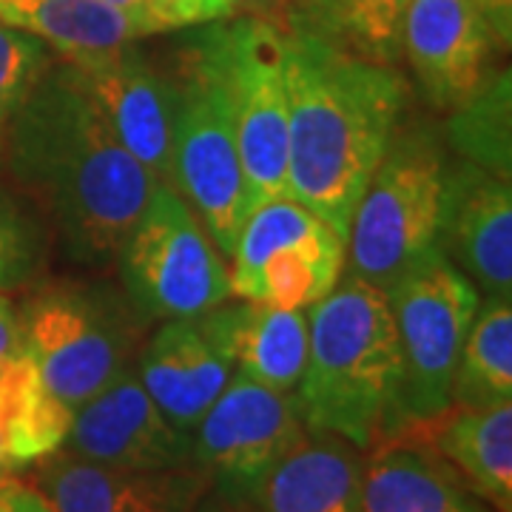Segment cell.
<instances>
[{
    "label": "cell",
    "mask_w": 512,
    "mask_h": 512,
    "mask_svg": "<svg viewBox=\"0 0 512 512\" xmlns=\"http://www.w3.org/2000/svg\"><path fill=\"white\" fill-rule=\"evenodd\" d=\"M52 214L69 259H117L157 177L140 165L69 60L52 63L26 94L6 140V163Z\"/></svg>",
    "instance_id": "cell-1"
},
{
    "label": "cell",
    "mask_w": 512,
    "mask_h": 512,
    "mask_svg": "<svg viewBox=\"0 0 512 512\" xmlns=\"http://www.w3.org/2000/svg\"><path fill=\"white\" fill-rule=\"evenodd\" d=\"M288 197L345 242L353 208L402 128L407 86L393 66L285 26Z\"/></svg>",
    "instance_id": "cell-2"
},
{
    "label": "cell",
    "mask_w": 512,
    "mask_h": 512,
    "mask_svg": "<svg viewBox=\"0 0 512 512\" xmlns=\"http://www.w3.org/2000/svg\"><path fill=\"white\" fill-rule=\"evenodd\" d=\"M402 353L390 299L359 276H345L308 308V362L296 387L308 433L370 450L393 436Z\"/></svg>",
    "instance_id": "cell-3"
},
{
    "label": "cell",
    "mask_w": 512,
    "mask_h": 512,
    "mask_svg": "<svg viewBox=\"0 0 512 512\" xmlns=\"http://www.w3.org/2000/svg\"><path fill=\"white\" fill-rule=\"evenodd\" d=\"M447 157L430 128H399L353 208L345 259L348 274L384 293L439 248Z\"/></svg>",
    "instance_id": "cell-4"
},
{
    "label": "cell",
    "mask_w": 512,
    "mask_h": 512,
    "mask_svg": "<svg viewBox=\"0 0 512 512\" xmlns=\"http://www.w3.org/2000/svg\"><path fill=\"white\" fill-rule=\"evenodd\" d=\"M197 43L228 94L251 211L288 197V83L285 26L262 18L205 23Z\"/></svg>",
    "instance_id": "cell-5"
},
{
    "label": "cell",
    "mask_w": 512,
    "mask_h": 512,
    "mask_svg": "<svg viewBox=\"0 0 512 512\" xmlns=\"http://www.w3.org/2000/svg\"><path fill=\"white\" fill-rule=\"evenodd\" d=\"M174 80L171 188L200 217L222 256L231 254L239 225L251 214L228 94L197 37L188 43Z\"/></svg>",
    "instance_id": "cell-6"
},
{
    "label": "cell",
    "mask_w": 512,
    "mask_h": 512,
    "mask_svg": "<svg viewBox=\"0 0 512 512\" xmlns=\"http://www.w3.org/2000/svg\"><path fill=\"white\" fill-rule=\"evenodd\" d=\"M387 299L402 353L393 436L421 433L453 407V373L481 293L439 251L390 288Z\"/></svg>",
    "instance_id": "cell-7"
},
{
    "label": "cell",
    "mask_w": 512,
    "mask_h": 512,
    "mask_svg": "<svg viewBox=\"0 0 512 512\" xmlns=\"http://www.w3.org/2000/svg\"><path fill=\"white\" fill-rule=\"evenodd\" d=\"M128 305L146 319H197L231 299V279L200 217L157 183L117 251Z\"/></svg>",
    "instance_id": "cell-8"
},
{
    "label": "cell",
    "mask_w": 512,
    "mask_h": 512,
    "mask_svg": "<svg viewBox=\"0 0 512 512\" xmlns=\"http://www.w3.org/2000/svg\"><path fill=\"white\" fill-rule=\"evenodd\" d=\"M20 339L43 384L69 410L131 370V319L103 288L63 285L37 293L20 313Z\"/></svg>",
    "instance_id": "cell-9"
},
{
    "label": "cell",
    "mask_w": 512,
    "mask_h": 512,
    "mask_svg": "<svg viewBox=\"0 0 512 512\" xmlns=\"http://www.w3.org/2000/svg\"><path fill=\"white\" fill-rule=\"evenodd\" d=\"M231 296L308 311L345 271V242L293 197L256 205L231 248Z\"/></svg>",
    "instance_id": "cell-10"
},
{
    "label": "cell",
    "mask_w": 512,
    "mask_h": 512,
    "mask_svg": "<svg viewBox=\"0 0 512 512\" xmlns=\"http://www.w3.org/2000/svg\"><path fill=\"white\" fill-rule=\"evenodd\" d=\"M305 436L293 393L234 373L191 436V464L228 507H259L268 478Z\"/></svg>",
    "instance_id": "cell-11"
},
{
    "label": "cell",
    "mask_w": 512,
    "mask_h": 512,
    "mask_svg": "<svg viewBox=\"0 0 512 512\" xmlns=\"http://www.w3.org/2000/svg\"><path fill=\"white\" fill-rule=\"evenodd\" d=\"M439 248L484 299H512V183L458 160L444 168Z\"/></svg>",
    "instance_id": "cell-12"
},
{
    "label": "cell",
    "mask_w": 512,
    "mask_h": 512,
    "mask_svg": "<svg viewBox=\"0 0 512 512\" xmlns=\"http://www.w3.org/2000/svg\"><path fill=\"white\" fill-rule=\"evenodd\" d=\"M63 450L117 470L191 467V436L165 419L134 370L74 410Z\"/></svg>",
    "instance_id": "cell-13"
},
{
    "label": "cell",
    "mask_w": 512,
    "mask_h": 512,
    "mask_svg": "<svg viewBox=\"0 0 512 512\" xmlns=\"http://www.w3.org/2000/svg\"><path fill=\"white\" fill-rule=\"evenodd\" d=\"M498 49L473 0H407L402 52L433 109L453 111L476 92Z\"/></svg>",
    "instance_id": "cell-14"
},
{
    "label": "cell",
    "mask_w": 512,
    "mask_h": 512,
    "mask_svg": "<svg viewBox=\"0 0 512 512\" xmlns=\"http://www.w3.org/2000/svg\"><path fill=\"white\" fill-rule=\"evenodd\" d=\"M106 114L120 143L140 165L171 185L174 151V80L134 43L109 55L72 63Z\"/></svg>",
    "instance_id": "cell-15"
},
{
    "label": "cell",
    "mask_w": 512,
    "mask_h": 512,
    "mask_svg": "<svg viewBox=\"0 0 512 512\" xmlns=\"http://www.w3.org/2000/svg\"><path fill=\"white\" fill-rule=\"evenodd\" d=\"M32 487L55 512H197L208 481L200 470H117L69 450L35 461Z\"/></svg>",
    "instance_id": "cell-16"
},
{
    "label": "cell",
    "mask_w": 512,
    "mask_h": 512,
    "mask_svg": "<svg viewBox=\"0 0 512 512\" xmlns=\"http://www.w3.org/2000/svg\"><path fill=\"white\" fill-rule=\"evenodd\" d=\"M197 325L234 373L279 393H296L308 362V311L237 299L197 316Z\"/></svg>",
    "instance_id": "cell-17"
},
{
    "label": "cell",
    "mask_w": 512,
    "mask_h": 512,
    "mask_svg": "<svg viewBox=\"0 0 512 512\" xmlns=\"http://www.w3.org/2000/svg\"><path fill=\"white\" fill-rule=\"evenodd\" d=\"M137 376L165 419L194 436L197 424L234 376L197 319H165L140 356Z\"/></svg>",
    "instance_id": "cell-18"
},
{
    "label": "cell",
    "mask_w": 512,
    "mask_h": 512,
    "mask_svg": "<svg viewBox=\"0 0 512 512\" xmlns=\"http://www.w3.org/2000/svg\"><path fill=\"white\" fill-rule=\"evenodd\" d=\"M362 512H490V507L413 430L382 439L362 461Z\"/></svg>",
    "instance_id": "cell-19"
},
{
    "label": "cell",
    "mask_w": 512,
    "mask_h": 512,
    "mask_svg": "<svg viewBox=\"0 0 512 512\" xmlns=\"http://www.w3.org/2000/svg\"><path fill=\"white\" fill-rule=\"evenodd\" d=\"M262 512H362V450L308 433L268 478Z\"/></svg>",
    "instance_id": "cell-20"
},
{
    "label": "cell",
    "mask_w": 512,
    "mask_h": 512,
    "mask_svg": "<svg viewBox=\"0 0 512 512\" xmlns=\"http://www.w3.org/2000/svg\"><path fill=\"white\" fill-rule=\"evenodd\" d=\"M0 23L40 37L69 63L109 55L154 35L143 20L106 0H0Z\"/></svg>",
    "instance_id": "cell-21"
},
{
    "label": "cell",
    "mask_w": 512,
    "mask_h": 512,
    "mask_svg": "<svg viewBox=\"0 0 512 512\" xmlns=\"http://www.w3.org/2000/svg\"><path fill=\"white\" fill-rule=\"evenodd\" d=\"M433 447L495 512H512V402L450 407L436 424Z\"/></svg>",
    "instance_id": "cell-22"
},
{
    "label": "cell",
    "mask_w": 512,
    "mask_h": 512,
    "mask_svg": "<svg viewBox=\"0 0 512 512\" xmlns=\"http://www.w3.org/2000/svg\"><path fill=\"white\" fill-rule=\"evenodd\" d=\"M74 410L43 384L32 356L20 348L0 370V444L12 470L52 456L69 436Z\"/></svg>",
    "instance_id": "cell-23"
},
{
    "label": "cell",
    "mask_w": 512,
    "mask_h": 512,
    "mask_svg": "<svg viewBox=\"0 0 512 512\" xmlns=\"http://www.w3.org/2000/svg\"><path fill=\"white\" fill-rule=\"evenodd\" d=\"M404 9L407 0H288L285 26L393 66L402 55Z\"/></svg>",
    "instance_id": "cell-24"
},
{
    "label": "cell",
    "mask_w": 512,
    "mask_h": 512,
    "mask_svg": "<svg viewBox=\"0 0 512 512\" xmlns=\"http://www.w3.org/2000/svg\"><path fill=\"white\" fill-rule=\"evenodd\" d=\"M512 402V299L478 305L453 373V407Z\"/></svg>",
    "instance_id": "cell-25"
},
{
    "label": "cell",
    "mask_w": 512,
    "mask_h": 512,
    "mask_svg": "<svg viewBox=\"0 0 512 512\" xmlns=\"http://www.w3.org/2000/svg\"><path fill=\"white\" fill-rule=\"evenodd\" d=\"M450 143L461 160L512 177L510 72H490L464 103L450 111Z\"/></svg>",
    "instance_id": "cell-26"
},
{
    "label": "cell",
    "mask_w": 512,
    "mask_h": 512,
    "mask_svg": "<svg viewBox=\"0 0 512 512\" xmlns=\"http://www.w3.org/2000/svg\"><path fill=\"white\" fill-rule=\"evenodd\" d=\"M55 63L52 49L40 37L0 23V168L6 163V140L26 94Z\"/></svg>",
    "instance_id": "cell-27"
},
{
    "label": "cell",
    "mask_w": 512,
    "mask_h": 512,
    "mask_svg": "<svg viewBox=\"0 0 512 512\" xmlns=\"http://www.w3.org/2000/svg\"><path fill=\"white\" fill-rule=\"evenodd\" d=\"M46 251L43 231L15 197L0 191V291H15L40 268Z\"/></svg>",
    "instance_id": "cell-28"
},
{
    "label": "cell",
    "mask_w": 512,
    "mask_h": 512,
    "mask_svg": "<svg viewBox=\"0 0 512 512\" xmlns=\"http://www.w3.org/2000/svg\"><path fill=\"white\" fill-rule=\"evenodd\" d=\"M106 3L140 18L154 35L231 18L225 0H106Z\"/></svg>",
    "instance_id": "cell-29"
},
{
    "label": "cell",
    "mask_w": 512,
    "mask_h": 512,
    "mask_svg": "<svg viewBox=\"0 0 512 512\" xmlns=\"http://www.w3.org/2000/svg\"><path fill=\"white\" fill-rule=\"evenodd\" d=\"M0 512H55L32 484L15 478L0 481Z\"/></svg>",
    "instance_id": "cell-30"
},
{
    "label": "cell",
    "mask_w": 512,
    "mask_h": 512,
    "mask_svg": "<svg viewBox=\"0 0 512 512\" xmlns=\"http://www.w3.org/2000/svg\"><path fill=\"white\" fill-rule=\"evenodd\" d=\"M23 348L20 339V313L9 302V296L0 291V370L9 365V359Z\"/></svg>",
    "instance_id": "cell-31"
},
{
    "label": "cell",
    "mask_w": 512,
    "mask_h": 512,
    "mask_svg": "<svg viewBox=\"0 0 512 512\" xmlns=\"http://www.w3.org/2000/svg\"><path fill=\"white\" fill-rule=\"evenodd\" d=\"M231 18H262L271 20V23H279L285 26V18H288V0H225Z\"/></svg>",
    "instance_id": "cell-32"
},
{
    "label": "cell",
    "mask_w": 512,
    "mask_h": 512,
    "mask_svg": "<svg viewBox=\"0 0 512 512\" xmlns=\"http://www.w3.org/2000/svg\"><path fill=\"white\" fill-rule=\"evenodd\" d=\"M478 12L490 23L501 49H510L512 40V0H473Z\"/></svg>",
    "instance_id": "cell-33"
},
{
    "label": "cell",
    "mask_w": 512,
    "mask_h": 512,
    "mask_svg": "<svg viewBox=\"0 0 512 512\" xmlns=\"http://www.w3.org/2000/svg\"><path fill=\"white\" fill-rule=\"evenodd\" d=\"M9 473H12V467H9L6 453H3V444H0V481H3V478H9Z\"/></svg>",
    "instance_id": "cell-34"
},
{
    "label": "cell",
    "mask_w": 512,
    "mask_h": 512,
    "mask_svg": "<svg viewBox=\"0 0 512 512\" xmlns=\"http://www.w3.org/2000/svg\"><path fill=\"white\" fill-rule=\"evenodd\" d=\"M197 512H214V510H205V507H197Z\"/></svg>",
    "instance_id": "cell-35"
}]
</instances>
